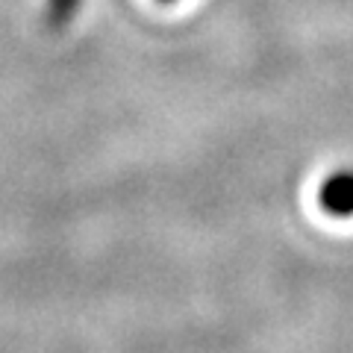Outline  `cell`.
Returning a JSON list of instances; mask_svg holds the SVG:
<instances>
[{"instance_id":"cell-2","label":"cell","mask_w":353,"mask_h":353,"mask_svg":"<svg viewBox=\"0 0 353 353\" xmlns=\"http://www.w3.org/2000/svg\"><path fill=\"white\" fill-rule=\"evenodd\" d=\"M162 3H176V0H162Z\"/></svg>"},{"instance_id":"cell-1","label":"cell","mask_w":353,"mask_h":353,"mask_svg":"<svg viewBox=\"0 0 353 353\" xmlns=\"http://www.w3.org/2000/svg\"><path fill=\"white\" fill-rule=\"evenodd\" d=\"M318 203L333 218H353V171L327 176L318 189Z\"/></svg>"}]
</instances>
